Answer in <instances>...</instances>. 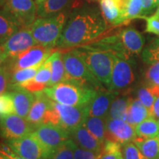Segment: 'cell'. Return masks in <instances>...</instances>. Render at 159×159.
Instances as JSON below:
<instances>
[{"mask_svg": "<svg viewBox=\"0 0 159 159\" xmlns=\"http://www.w3.org/2000/svg\"><path fill=\"white\" fill-rule=\"evenodd\" d=\"M52 77V60L49 57L42 65L40 66L35 76L33 79L27 81L20 87L25 88L31 92L43 91L47 88Z\"/></svg>", "mask_w": 159, "mask_h": 159, "instance_id": "obj_19", "label": "cell"}, {"mask_svg": "<svg viewBox=\"0 0 159 159\" xmlns=\"http://www.w3.org/2000/svg\"><path fill=\"white\" fill-rule=\"evenodd\" d=\"M118 36L123 48L129 57L139 55L144 45V38L138 30L132 27L122 30Z\"/></svg>", "mask_w": 159, "mask_h": 159, "instance_id": "obj_18", "label": "cell"}, {"mask_svg": "<svg viewBox=\"0 0 159 159\" xmlns=\"http://www.w3.org/2000/svg\"><path fill=\"white\" fill-rule=\"evenodd\" d=\"M0 159H12L7 150L4 147H0Z\"/></svg>", "mask_w": 159, "mask_h": 159, "instance_id": "obj_44", "label": "cell"}, {"mask_svg": "<svg viewBox=\"0 0 159 159\" xmlns=\"http://www.w3.org/2000/svg\"><path fill=\"white\" fill-rule=\"evenodd\" d=\"M124 16L127 22L131 19H142L143 7L140 0H129L125 8Z\"/></svg>", "mask_w": 159, "mask_h": 159, "instance_id": "obj_34", "label": "cell"}, {"mask_svg": "<svg viewBox=\"0 0 159 159\" xmlns=\"http://www.w3.org/2000/svg\"><path fill=\"white\" fill-rule=\"evenodd\" d=\"M156 16H158L159 17V5H158V7H157V9H156V13H155Z\"/></svg>", "mask_w": 159, "mask_h": 159, "instance_id": "obj_47", "label": "cell"}, {"mask_svg": "<svg viewBox=\"0 0 159 159\" xmlns=\"http://www.w3.org/2000/svg\"><path fill=\"white\" fill-rule=\"evenodd\" d=\"M156 3L157 5H159V0H156Z\"/></svg>", "mask_w": 159, "mask_h": 159, "instance_id": "obj_52", "label": "cell"}, {"mask_svg": "<svg viewBox=\"0 0 159 159\" xmlns=\"http://www.w3.org/2000/svg\"><path fill=\"white\" fill-rule=\"evenodd\" d=\"M122 153L124 159H147L134 142L123 145Z\"/></svg>", "mask_w": 159, "mask_h": 159, "instance_id": "obj_37", "label": "cell"}, {"mask_svg": "<svg viewBox=\"0 0 159 159\" xmlns=\"http://www.w3.org/2000/svg\"><path fill=\"white\" fill-rule=\"evenodd\" d=\"M145 80L148 85H159V62L152 63L148 69Z\"/></svg>", "mask_w": 159, "mask_h": 159, "instance_id": "obj_39", "label": "cell"}, {"mask_svg": "<svg viewBox=\"0 0 159 159\" xmlns=\"http://www.w3.org/2000/svg\"><path fill=\"white\" fill-rule=\"evenodd\" d=\"M158 124H159V120H158Z\"/></svg>", "mask_w": 159, "mask_h": 159, "instance_id": "obj_53", "label": "cell"}, {"mask_svg": "<svg viewBox=\"0 0 159 159\" xmlns=\"http://www.w3.org/2000/svg\"><path fill=\"white\" fill-rule=\"evenodd\" d=\"M102 152H97L94 151L85 150L77 144L75 150V159H99Z\"/></svg>", "mask_w": 159, "mask_h": 159, "instance_id": "obj_41", "label": "cell"}, {"mask_svg": "<svg viewBox=\"0 0 159 159\" xmlns=\"http://www.w3.org/2000/svg\"><path fill=\"white\" fill-rule=\"evenodd\" d=\"M119 92L111 90L97 91V94L89 104V116L107 118L109 109Z\"/></svg>", "mask_w": 159, "mask_h": 159, "instance_id": "obj_16", "label": "cell"}, {"mask_svg": "<svg viewBox=\"0 0 159 159\" xmlns=\"http://www.w3.org/2000/svg\"><path fill=\"white\" fill-rule=\"evenodd\" d=\"M138 99L150 111L151 114L152 106L159 96V85H148L139 89L137 93Z\"/></svg>", "mask_w": 159, "mask_h": 159, "instance_id": "obj_31", "label": "cell"}, {"mask_svg": "<svg viewBox=\"0 0 159 159\" xmlns=\"http://www.w3.org/2000/svg\"><path fill=\"white\" fill-rule=\"evenodd\" d=\"M5 148H6V150H7V152H8L10 156L11 157L12 159H25V158H21V157L19 156H18V155L16 154L15 152H13V151H12V150H11V149L8 148V147H7V146L5 147Z\"/></svg>", "mask_w": 159, "mask_h": 159, "instance_id": "obj_46", "label": "cell"}, {"mask_svg": "<svg viewBox=\"0 0 159 159\" xmlns=\"http://www.w3.org/2000/svg\"><path fill=\"white\" fill-rule=\"evenodd\" d=\"M134 80V70L130 58H125L114 55L111 80L108 89L119 92L128 88Z\"/></svg>", "mask_w": 159, "mask_h": 159, "instance_id": "obj_10", "label": "cell"}, {"mask_svg": "<svg viewBox=\"0 0 159 159\" xmlns=\"http://www.w3.org/2000/svg\"><path fill=\"white\" fill-rule=\"evenodd\" d=\"M118 159H124V158H123V156H122V154L121 155V156L119 157V158H118Z\"/></svg>", "mask_w": 159, "mask_h": 159, "instance_id": "obj_51", "label": "cell"}, {"mask_svg": "<svg viewBox=\"0 0 159 159\" xmlns=\"http://www.w3.org/2000/svg\"><path fill=\"white\" fill-rule=\"evenodd\" d=\"M143 7V16L150 14L156 6V0H140Z\"/></svg>", "mask_w": 159, "mask_h": 159, "instance_id": "obj_42", "label": "cell"}, {"mask_svg": "<svg viewBox=\"0 0 159 159\" xmlns=\"http://www.w3.org/2000/svg\"><path fill=\"white\" fill-rule=\"evenodd\" d=\"M54 102L69 106H84L90 104L97 90L94 87L75 82L65 80L43 91Z\"/></svg>", "mask_w": 159, "mask_h": 159, "instance_id": "obj_2", "label": "cell"}, {"mask_svg": "<svg viewBox=\"0 0 159 159\" xmlns=\"http://www.w3.org/2000/svg\"><path fill=\"white\" fill-rule=\"evenodd\" d=\"M75 49L91 72L108 89L114 63V53L93 44L80 46Z\"/></svg>", "mask_w": 159, "mask_h": 159, "instance_id": "obj_3", "label": "cell"}, {"mask_svg": "<svg viewBox=\"0 0 159 159\" xmlns=\"http://www.w3.org/2000/svg\"><path fill=\"white\" fill-rule=\"evenodd\" d=\"M102 15L106 23L117 26L126 23L116 0H99Z\"/></svg>", "mask_w": 159, "mask_h": 159, "instance_id": "obj_22", "label": "cell"}, {"mask_svg": "<svg viewBox=\"0 0 159 159\" xmlns=\"http://www.w3.org/2000/svg\"><path fill=\"white\" fill-rule=\"evenodd\" d=\"M35 127L27 119L12 114L0 118V135L7 140L21 138L34 131Z\"/></svg>", "mask_w": 159, "mask_h": 159, "instance_id": "obj_11", "label": "cell"}, {"mask_svg": "<svg viewBox=\"0 0 159 159\" xmlns=\"http://www.w3.org/2000/svg\"><path fill=\"white\" fill-rule=\"evenodd\" d=\"M43 1H44V0H35V2H36V4H39L42 2Z\"/></svg>", "mask_w": 159, "mask_h": 159, "instance_id": "obj_49", "label": "cell"}, {"mask_svg": "<svg viewBox=\"0 0 159 159\" xmlns=\"http://www.w3.org/2000/svg\"><path fill=\"white\" fill-rule=\"evenodd\" d=\"M134 144L147 159H159V134L152 138H137Z\"/></svg>", "mask_w": 159, "mask_h": 159, "instance_id": "obj_25", "label": "cell"}, {"mask_svg": "<svg viewBox=\"0 0 159 159\" xmlns=\"http://www.w3.org/2000/svg\"><path fill=\"white\" fill-rule=\"evenodd\" d=\"M15 114L14 103L11 91L0 94V118Z\"/></svg>", "mask_w": 159, "mask_h": 159, "instance_id": "obj_36", "label": "cell"}, {"mask_svg": "<svg viewBox=\"0 0 159 159\" xmlns=\"http://www.w3.org/2000/svg\"><path fill=\"white\" fill-rule=\"evenodd\" d=\"M69 15V12H62L52 16L35 20L30 25V29L37 45L49 48L56 47Z\"/></svg>", "mask_w": 159, "mask_h": 159, "instance_id": "obj_4", "label": "cell"}, {"mask_svg": "<svg viewBox=\"0 0 159 159\" xmlns=\"http://www.w3.org/2000/svg\"><path fill=\"white\" fill-rule=\"evenodd\" d=\"M150 116H152L150 111L137 98L131 101L125 121L134 127H136Z\"/></svg>", "mask_w": 159, "mask_h": 159, "instance_id": "obj_23", "label": "cell"}, {"mask_svg": "<svg viewBox=\"0 0 159 159\" xmlns=\"http://www.w3.org/2000/svg\"><path fill=\"white\" fill-rule=\"evenodd\" d=\"M4 3H5V0H0V8H1L2 7Z\"/></svg>", "mask_w": 159, "mask_h": 159, "instance_id": "obj_48", "label": "cell"}, {"mask_svg": "<svg viewBox=\"0 0 159 159\" xmlns=\"http://www.w3.org/2000/svg\"><path fill=\"white\" fill-rule=\"evenodd\" d=\"M137 137L142 139L152 138L159 134L158 121L150 116L135 127Z\"/></svg>", "mask_w": 159, "mask_h": 159, "instance_id": "obj_29", "label": "cell"}, {"mask_svg": "<svg viewBox=\"0 0 159 159\" xmlns=\"http://www.w3.org/2000/svg\"><path fill=\"white\" fill-rule=\"evenodd\" d=\"M70 136H72L71 139L80 148L97 152L102 151L104 143L97 139L84 125L71 131Z\"/></svg>", "mask_w": 159, "mask_h": 159, "instance_id": "obj_20", "label": "cell"}, {"mask_svg": "<svg viewBox=\"0 0 159 159\" xmlns=\"http://www.w3.org/2000/svg\"><path fill=\"white\" fill-rule=\"evenodd\" d=\"M137 138L135 127L120 119L106 118V139L121 145L134 142Z\"/></svg>", "mask_w": 159, "mask_h": 159, "instance_id": "obj_14", "label": "cell"}, {"mask_svg": "<svg viewBox=\"0 0 159 159\" xmlns=\"http://www.w3.org/2000/svg\"><path fill=\"white\" fill-rule=\"evenodd\" d=\"M20 27L11 15L2 7L0 8V45Z\"/></svg>", "mask_w": 159, "mask_h": 159, "instance_id": "obj_27", "label": "cell"}, {"mask_svg": "<svg viewBox=\"0 0 159 159\" xmlns=\"http://www.w3.org/2000/svg\"><path fill=\"white\" fill-rule=\"evenodd\" d=\"M85 1H87V2H97V1H99V0H85Z\"/></svg>", "mask_w": 159, "mask_h": 159, "instance_id": "obj_50", "label": "cell"}, {"mask_svg": "<svg viewBox=\"0 0 159 159\" xmlns=\"http://www.w3.org/2000/svg\"><path fill=\"white\" fill-rule=\"evenodd\" d=\"M84 125L94 136L102 143L106 140V119L89 116Z\"/></svg>", "mask_w": 159, "mask_h": 159, "instance_id": "obj_28", "label": "cell"}, {"mask_svg": "<svg viewBox=\"0 0 159 159\" xmlns=\"http://www.w3.org/2000/svg\"><path fill=\"white\" fill-rule=\"evenodd\" d=\"M66 78L82 84L94 87L97 91L104 89L102 83L96 78L75 49L63 53Z\"/></svg>", "mask_w": 159, "mask_h": 159, "instance_id": "obj_5", "label": "cell"}, {"mask_svg": "<svg viewBox=\"0 0 159 159\" xmlns=\"http://www.w3.org/2000/svg\"><path fill=\"white\" fill-rule=\"evenodd\" d=\"M33 133L42 144L52 152L70 139V133L66 130L58 125L49 123L38 125Z\"/></svg>", "mask_w": 159, "mask_h": 159, "instance_id": "obj_13", "label": "cell"}, {"mask_svg": "<svg viewBox=\"0 0 159 159\" xmlns=\"http://www.w3.org/2000/svg\"><path fill=\"white\" fill-rule=\"evenodd\" d=\"M6 143L13 152L25 159H49L52 153L33 132L21 138L7 140Z\"/></svg>", "mask_w": 159, "mask_h": 159, "instance_id": "obj_6", "label": "cell"}, {"mask_svg": "<svg viewBox=\"0 0 159 159\" xmlns=\"http://www.w3.org/2000/svg\"><path fill=\"white\" fill-rule=\"evenodd\" d=\"M56 111L55 125L71 133L85 124L89 116V105L84 106H69L54 102Z\"/></svg>", "mask_w": 159, "mask_h": 159, "instance_id": "obj_8", "label": "cell"}, {"mask_svg": "<svg viewBox=\"0 0 159 159\" xmlns=\"http://www.w3.org/2000/svg\"><path fill=\"white\" fill-rule=\"evenodd\" d=\"M77 144L71 139L66 142L52 152L49 159H75V150Z\"/></svg>", "mask_w": 159, "mask_h": 159, "instance_id": "obj_32", "label": "cell"}, {"mask_svg": "<svg viewBox=\"0 0 159 159\" xmlns=\"http://www.w3.org/2000/svg\"><path fill=\"white\" fill-rule=\"evenodd\" d=\"M11 71L4 64L0 66V94L11 90Z\"/></svg>", "mask_w": 159, "mask_h": 159, "instance_id": "obj_38", "label": "cell"}, {"mask_svg": "<svg viewBox=\"0 0 159 159\" xmlns=\"http://www.w3.org/2000/svg\"><path fill=\"white\" fill-rule=\"evenodd\" d=\"M2 7L11 15L20 28L30 27L38 16L37 4L33 0H5Z\"/></svg>", "mask_w": 159, "mask_h": 159, "instance_id": "obj_9", "label": "cell"}, {"mask_svg": "<svg viewBox=\"0 0 159 159\" xmlns=\"http://www.w3.org/2000/svg\"><path fill=\"white\" fill-rule=\"evenodd\" d=\"M82 5V0H44L37 4V16L46 18L62 12H70L71 9Z\"/></svg>", "mask_w": 159, "mask_h": 159, "instance_id": "obj_15", "label": "cell"}, {"mask_svg": "<svg viewBox=\"0 0 159 159\" xmlns=\"http://www.w3.org/2000/svg\"><path fill=\"white\" fill-rule=\"evenodd\" d=\"M15 114L27 119L32 105L35 99V93L31 92L22 87H16L12 89Z\"/></svg>", "mask_w": 159, "mask_h": 159, "instance_id": "obj_21", "label": "cell"}, {"mask_svg": "<svg viewBox=\"0 0 159 159\" xmlns=\"http://www.w3.org/2000/svg\"><path fill=\"white\" fill-rule=\"evenodd\" d=\"M151 116L159 120V96L157 97L155 101L152 111H151Z\"/></svg>", "mask_w": 159, "mask_h": 159, "instance_id": "obj_43", "label": "cell"}, {"mask_svg": "<svg viewBox=\"0 0 159 159\" xmlns=\"http://www.w3.org/2000/svg\"><path fill=\"white\" fill-rule=\"evenodd\" d=\"M107 29V23L96 9L80 5L72 9L56 47L61 49L78 47L94 41Z\"/></svg>", "mask_w": 159, "mask_h": 159, "instance_id": "obj_1", "label": "cell"}, {"mask_svg": "<svg viewBox=\"0 0 159 159\" xmlns=\"http://www.w3.org/2000/svg\"><path fill=\"white\" fill-rule=\"evenodd\" d=\"M52 60V77L48 87L63 82L66 78V73L61 51H55L50 55Z\"/></svg>", "mask_w": 159, "mask_h": 159, "instance_id": "obj_24", "label": "cell"}, {"mask_svg": "<svg viewBox=\"0 0 159 159\" xmlns=\"http://www.w3.org/2000/svg\"><path fill=\"white\" fill-rule=\"evenodd\" d=\"M37 45L32 34L30 26L21 27L1 44L4 52L8 57L19 55L32 47Z\"/></svg>", "mask_w": 159, "mask_h": 159, "instance_id": "obj_12", "label": "cell"}, {"mask_svg": "<svg viewBox=\"0 0 159 159\" xmlns=\"http://www.w3.org/2000/svg\"><path fill=\"white\" fill-rule=\"evenodd\" d=\"M35 99L27 119L35 127L43 124L45 117L52 106L53 101L44 94L43 91L35 92Z\"/></svg>", "mask_w": 159, "mask_h": 159, "instance_id": "obj_17", "label": "cell"}, {"mask_svg": "<svg viewBox=\"0 0 159 159\" xmlns=\"http://www.w3.org/2000/svg\"><path fill=\"white\" fill-rule=\"evenodd\" d=\"M142 19L147 23L145 32L159 35V17L158 16L154 14L151 16H143Z\"/></svg>", "mask_w": 159, "mask_h": 159, "instance_id": "obj_40", "label": "cell"}, {"mask_svg": "<svg viewBox=\"0 0 159 159\" xmlns=\"http://www.w3.org/2000/svg\"><path fill=\"white\" fill-rule=\"evenodd\" d=\"M122 154V146L120 144L106 139L99 159H118Z\"/></svg>", "mask_w": 159, "mask_h": 159, "instance_id": "obj_33", "label": "cell"}, {"mask_svg": "<svg viewBox=\"0 0 159 159\" xmlns=\"http://www.w3.org/2000/svg\"><path fill=\"white\" fill-rule=\"evenodd\" d=\"M41 66V65H39L36 66L18 69V70L11 71V90L16 87H20L23 83L33 79Z\"/></svg>", "mask_w": 159, "mask_h": 159, "instance_id": "obj_30", "label": "cell"}, {"mask_svg": "<svg viewBox=\"0 0 159 159\" xmlns=\"http://www.w3.org/2000/svg\"><path fill=\"white\" fill-rule=\"evenodd\" d=\"M7 56L6 55L5 52H4L2 47L1 45H0V66H2L5 64V61H7Z\"/></svg>", "mask_w": 159, "mask_h": 159, "instance_id": "obj_45", "label": "cell"}, {"mask_svg": "<svg viewBox=\"0 0 159 159\" xmlns=\"http://www.w3.org/2000/svg\"><path fill=\"white\" fill-rule=\"evenodd\" d=\"M142 58L148 64L159 62V39H155L144 49Z\"/></svg>", "mask_w": 159, "mask_h": 159, "instance_id": "obj_35", "label": "cell"}, {"mask_svg": "<svg viewBox=\"0 0 159 159\" xmlns=\"http://www.w3.org/2000/svg\"><path fill=\"white\" fill-rule=\"evenodd\" d=\"M132 99L128 96H116L111 103L107 118L125 120Z\"/></svg>", "mask_w": 159, "mask_h": 159, "instance_id": "obj_26", "label": "cell"}, {"mask_svg": "<svg viewBox=\"0 0 159 159\" xmlns=\"http://www.w3.org/2000/svg\"><path fill=\"white\" fill-rule=\"evenodd\" d=\"M55 51L54 48L35 45L16 56L8 57L5 65L11 71L42 65Z\"/></svg>", "mask_w": 159, "mask_h": 159, "instance_id": "obj_7", "label": "cell"}]
</instances>
